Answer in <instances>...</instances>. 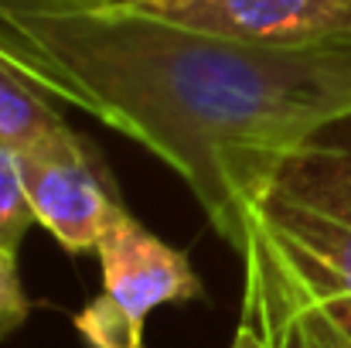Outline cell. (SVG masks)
<instances>
[{
    "label": "cell",
    "instance_id": "cell-2",
    "mask_svg": "<svg viewBox=\"0 0 351 348\" xmlns=\"http://www.w3.org/2000/svg\"><path fill=\"white\" fill-rule=\"evenodd\" d=\"M242 321L266 348H351V167L324 133L242 202Z\"/></svg>",
    "mask_w": 351,
    "mask_h": 348
},
{
    "label": "cell",
    "instance_id": "cell-8",
    "mask_svg": "<svg viewBox=\"0 0 351 348\" xmlns=\"http://www.w3.org/2000/svg\"><path fill=\"white\" fill-rule=\"evenodd\" d=\"M27 311H31V301H27V294L21 287L17 253L0 242V338H7L10 332H17L24 325Z\"/></svg>",
    "mask_w": 351,
    "mask_h": 348
},
{
    "label": "cell",
    "instance_id": "cell-10",
    "mask_svg": "<svg viewBox=\"0 0 351 348\" xmlns=\"http://www.w3.org/2000/svg\"><path fill=\"white\" fill-rule=\"evenodd\" d=\"M229 348H266V342L252 332V328H245V325H239V332H235L232 345Z\"/></svg>",
    "mask_w": 351,
    "mask_h": 348
},
{
    "label": "cell",
    "instance_id": "cell-9",
    "mask_svg": "<svg viewBox=\"0 0 351 348\" xmlns=\"http://www.w3.org/2000/svg\"><path fill=\"white\" fill-rule=\"evenodd\" d=\"M324 137H328V143L345 157V164L351 167V130L348 133H338V126H331V130H324Z\"/></svg>",
    "mask_w": 351,
    "mask_h": 348
},
{
    "label": "cell",
    "instance_id": "cell-6",
    "mask_svg": "<svg viewBox=\"0 0 351 348\" xmlns=\"http://www.w3.org/2000/svg\"><path fill=\"white\" fill-rule=\"evenodd\" d=\"M65 116L55 110V100L41 93L3 51L0 45V140L24 154L27 147L65 130Z\"/></svg>",
    "mask_w": 351,
    "mask_h": 348
},
{
    "label": "cell",
    "instance_id": "cell-7",
    "mask_svg": "<svg viewBox=\"0 0 351 348\" xmlns=\"http://www.w3.org/2000/svg\"><path fill=\"white\" fill-rule=\"evenodd\" d=\"M34 222L38 219H34V209H31L27 192H24V174H21L17 150H10L0 140V242L17 253L21 239L27 235V229Z\"/></svg>",
    "mask_w": 351,
    "mask_h": 348
},
{
    "label": "cell",
    "instance_id": "cell-4",
    "mask_svg": "<svg viewBox=\"0 0 351 348\" xmlns=\"http://www.w3.org/2000/svg\"><path fill=\"white\" fill-rule=\"evenodd\" d=\"M17 161L38 226L69 253H96L99 239L130 216L106 164L72 126L27 147Z\"/></svg>",
    "mask_w": 351,
    "mask_h": 348
},
{
    "label": "cell",
    "instance_id": "cell-3",
    "mask_svg": "<svg viewBox=\"0 0 351 348\" xmlns=\"http://www.w3.org/2000/svg\"><path fill=\"white\" fill-rule=\"evenodd\" d=\"M103 294L75 314L89 348H143V321L164 304L202 297V280L184 249L123 216L96 246Z\"/></svg>",
    "mask_w": 351,
    "mask_h": 348
},
{
    "label": "cell",
    "instance_id": "cell-1",
    "mask_svg": "<svg viewBox=\"0 0 351 348\" xmlns=\"http://www.w3.org/2000/svg\"><path fill=\"white\" fill-rule=\"evenodd\" d=\"M0 45L55 103L164 161L235 253L245 195L293 147L351 119V31L252 45L133 0H0Z\"/></svg>",
    "mask_w": 351,
    "mask_h": 348
},
{
    "label": "cell",
    "instance_id": "cell-5",
    "mask_svg": "<svg viewBox=\"0 0 351 348\" xmlns=\"http://www.w3.org/2000/svg\"><path fill=\"white\" fill-rule=\"evenodd\" d=\"M174 24L252 45H314L351 31V0H133Z\"/></svg>",
    "mask_w": 351,
    "mask_h": 348
}]
</instances>
